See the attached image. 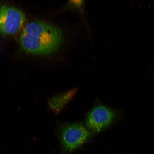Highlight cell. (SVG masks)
<instances>
[{"mask_svg": "<svg viewBox=\"0 0 154 154\" xmlns=\"http://www.w3.org/2000/svg\"><path fill=\"white\" fill-rule=\"evenodd\" d=\"M21 47L33 54L47 55L57 53L64 43L62 30L55 25L42 21L28 23L20 37Z\"/></svg>", "mask_w": 154, "mask_h": 154, "instance_id": "obj_1", "label": "cell"}, {"mask_svg": "<svg viewBox=\"0 0 154 154\" xmlns=\"http://www.w3.org/2000/svg\"><path fill=\"white\" fill-rule=\"evenodd\" d=\"M91 135V132L81 123L66 125L61 133V154L72 153L86 143Z\"/></svg>", "mask_w": 154, "mask_h": 154, "instance_id": "obj_2", "label": "cell"}, {"mask_svg": "<svg viewBox=\"0 0 154 154\" xmlns=\"http://www.w3.org/2000/svg\"><path fill=\"white\" fill-rule=\"evenodd\" d=\"M26 15L17 8L0 6V34L12 35L18 32L26 20Z\"/></svg>", "mask_w": 154, "mask_h": 154, "instance_id": "obj_3", "label": "cell"}, {"mask_svg": "<svg viewBox=\"0 0 154 154\" xmlns=\"http://www.w3.org/2000/svg\"><path fill=\"white\" fill-rule=\"evenodd\" d=\"M115 115L114 111L105 106H96L86 115L85 120L86 128L91 132L98 133L111 124Z\"/></svg>", "mask_w": 154, "mask_h": 154, "instance_id": "obj_4", "label": "cell"}, {"mask_svg": "<svg viewBox=\"0 0 154 154\" xmlns=\"http://www.w3.org/2000/svg\"><path fill=\"white\" fill-rule=\"evenodd\" d=\"M78 90L77 88H73L50 98L48 103L49 110L52 111L55 114H58L67 104L74 98Z\"/></svg>", "mask_w": 154, "mask_h": 154, "instance_id": "obj_5", "label": "cell"}, {"mask_svg": "<svg viewBox=\"0 0 154 154\" xmlns=\"http://www.w3.org/2000/svg\"><path fill=\"white\" fill-rule=\"evenodd\" d=\"M84 5L83 1H70L68 2L67 7L69 8L77 10L81 12H82Z\"/></svg>", "mask_w": 154, "mask_h": 154, "instance_id": "obj_6", "label": "cell"}]
</instances>
